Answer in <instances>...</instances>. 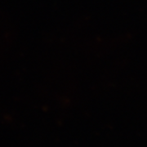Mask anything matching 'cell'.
Returning a JSON list of instances; mask_svg holds the SVG:
<instances>
[]
</instances>
